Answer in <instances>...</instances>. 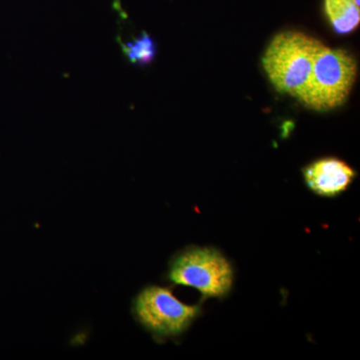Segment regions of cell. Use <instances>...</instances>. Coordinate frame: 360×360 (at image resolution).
I'll list each match as a JSON object with an SVG mask.
<instances>
[{"label": "cell", "instance_id": "6da1fadb", "mask_svg": "<svg viewBox=\"0 0 360 360\" xmlns=\"http://www.w3.org/2000/svg\"><path fill=\"white\" fill-rule=\"evenodd\" d=\"M321 40L300 32L276 34L262 56V68L277 92L298 99L309 82Z\"/></svg>", "mask_w": 360, "mask_h": 360}, {"label": "cell", "instance_id": "7a4b0ae2", "mask_svg": "<svg viewBox=\"0 0 360 360\" xmlns=\"http://www.w3.org/2000/svg\"><path fill=\"white\" fill-rule=\"evenodd\" d=\"M356 75V60L349 52L323 44L315 56L309 82L297 101L315 111L340 108L347 103Z\"/></svg>", "mask_w": 360, "mask_h": 360}, {"label": "cell", "instance_id": "3957f363", "mask_svg": "<svg viewBox=\"0 0 360 360\" xmlns=\"http://www.w3.org/2000/svg\"><path fill=\"white\" fill-rule=\"evenodd\" d=\"M170 281L200 291L205 297H224L233 285L231 262L213 248H191L172 260Z\"/></svg>", "mask_w": 360, "mask_h": 360}, {"label": "cell", "instance_id": "277c9868", "mask_svg": "<svg viewBox=\"0 0 360 360\" xmlns=\"http://www.w3.org/2000/svg\"><path fill=\"white\" fill-rule=\"evenodd\" d=\"M137 319L150 333L176 336L186 330L200 314V307L187 305L168 288L149 286L134 302Z\"/></svg>", "mask_w": 360, "mask_h": 360}, {"label": "cell", "instance_id": "5b68a950", "mask_svg": "<svg viewBox=\"0 0 360 360\" xmlns=\"http://www.w3.org/2000/svg\"><path fill=\"white\" fill-rule=\"evenodd\" d=\"M303 177L310 191L317 195L335 198L347 191L356 177V172L345 161L326 158L303 168Z\"/></svg>", "mask_w": 360, "mask_h": 360}, {"label": "cell", "instance_id": "8992f818", "mask_svg": "<svg viewBox=\"0 0 360 360\" xmlns=\"http://www.w3.org/2000/svg\"><path fill=\"white\" fill-rule=\"evenodd\" d=\"M324 13L335 33L349 34L359 26V0H324Z\"/></svg>", "mask_w": 360, "mask_h": 360}, {"label": "cell", "instance_id": "52a82bcc", "mask_svg": "<svg viewBox=\"0 0 360 360\" xmlns=\"http://www.w3.org/2000/svg\"><path fill=\"white\" fill-rule=\"evenodd\" d=\"M123 54L134 65L146 66L155 60L158 46L148 32H142L136 39L122 44Z\"/></svg>", "mask_w": 360, "mask_h": 360}]
</instances>
